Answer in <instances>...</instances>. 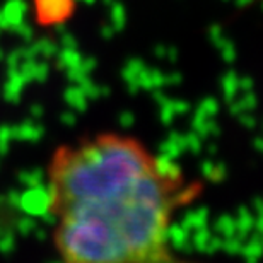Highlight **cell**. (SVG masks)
<instances>
[{
    "label": "cell",
    "mask_w": 263,
    "mask_h": 263,
    "mask_svg": "<svg viewBox=\"0 0 263 263\" xmlns=\"http://www.w3.org/2000/svg\"><path fill=\"white\" fill-rule=\"evenodd\" d=\"M62 263H164L178 207L197 193L132 135L98 134L59 147L46 167Z\"/></svg>",
    "instance_id": "6da1fadb"
}]
</instances>
